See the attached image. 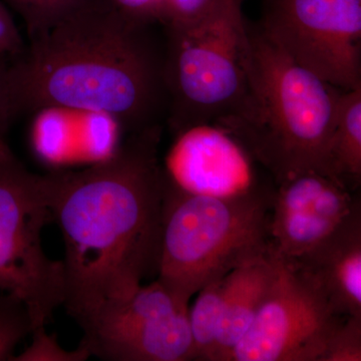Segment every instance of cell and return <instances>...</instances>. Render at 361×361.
I'll list each match as a JSON object with an SVG mask.
<instances>
[{"label": "cell", "instance_id": "obj_1", "mask_svg": "<svg viewBox=\"0 0 361 361\" xmlns=\"http://www.w3.org/2000/svg\"><path fill=\"white\" fill-rule=\"evenodd\" d=\"M161 137V125L132 133L110 158L78 172H56L63 306L75 322L157 271L166 180Z\"/></svg>", "mask_w": 361, "mask_h": 361}, {"label": "cell", "instance_id": "obj_2", "mask_svg": "<svg viewBox=\"0 0 361 361\" xmlns=\"http://www.w3.org/2000/svg\"><path fill=\"white\" fill-rule=\"evenodd\" d=\"M111 1L30 39L11 61L20 115L84 111L108 116L132 134L167 114L164 42Z\"/></svg>", "mask_w": 361, "mask_h": 361}, {"label": "cell", "instance_id": "obj_3", "mask_svg": "<svg viewBox=\"0 0 361 361\" xmlns=\"http://www.w3.org/2000/svg\"><path fill=\"white\" fill-rule=\"evenodd\" d=\"M247 30L245 92L214 125L230 133L274 185L305 172L330 177L329 144L343 90L292 61L258 25L247 23Z\"/></svg>", "mask_w": 361, "mask_h": 361}, {"label": "cell", "instance_id": "obj_4", "mask_svg": "<svg viewBox=\"0 0 361 361\" xmlns=\"http://www.w3.org/2000/svg\"><path fill=\"white\" fill-rule=\"evenodd\" d=\"M165 179L157 280L180 302L269 253L275 187L220 199L187 193Z\"/></svg>", "mask_w": 361, "mask_h": 361}, {"label": "cell", "instance_id": "obj_5", "mask_svg": "<svg viewBox=\"0 0 361 361\" xmlns=\"http://www.w3.org/2000/svg\"><path fill=\"white\" fill-rule=\"evenodd\" d=\"M243 2L218 0L198 23L163 28L166 118L175 135L215 123L241 101L248 52Z\"/></svg>", "mask_w": 361, "mask_h": 361}, {"label": "cell", "instance_id": "obj_6", "mask_svg": "<svg viewBox=\"0 0 361 361\" xmlns=\"http://www.w3.org/2000/svg\"><path fill=\"white\" fill-rule=\"evenodd\" d=\"M56 187V172H30L0 142V290L25 303L35 329L65 301L63 261L49 258L42 241L54 221Z\"/></svg>", "mask_w": 361, "mask_h": 361}, {"label": "cell", "instance_id": "obj_7", "mask_svg": "<svg viewBox=\"0 0 361 361\" xmlns=\"http://www.w3.org/2000/svg\"><path fill=\"white\" fill-rule=\"evenodd\" d=\"M80 344L106 361L195 360L189 304L158 280L108 299L78 320Z\"/></svg>", "mask_w": 361, "mask_h": 361}, {"label": "cell", "instance_id": "obj_8", "mask_svg": "<svg viewBox=\"0 0 361 361\" xmlns=\"http://www.w3.org/2000/svg\"><path fill=\"white\" fill-rule=\"evenodd\" d=\"M257 25L327 84L361 87V0H262Z\"/></svg>", "mask_w": 361, "mask_h": 361}, {"label": "cell", "instance_id": "obj_9", "mask_svg": "<svg viewBox=\"0 0 361 361\" xmlns=\"http://www.w3.org/2000/svg\"><path fill=\"white\" fill-rule=\"evenodd\" d=\"M272 255L276 275L269 294L228 361H319L345 316L336 314L310 280Z\"/></svg>", "mask_w": 361, "mask_h": 361}, {"label": "cell", "instance_id": "obj_10", "mask_svg": "<svg viewBox=\"0 0 361 361\" xmlns=\"http://www.w3.org/2000/svg\"><path fill=\"white\" fill-rule=\"evenodd\" d=\"M361 209L360 198L329 176L305 172L275 185L270 250L278 258L302 257Z\"/></svg>", "mask_w": 361, "mask_h": 361}, {"label": "cell", "instance_id": "obj_11", "mask_svg": "<svg viewBox=\"0 0 361 361\" xmlns=\"http://www.w3.org/2000/svg\"><path fill=\"white\" fill-rule=\"evenodd\" d=\"M176 137L163 169L178 189L220 199L242 198L269 189L261 183L258 164L222 128L204 123Z\"/></svg>", "mask_w": 361, "mask_h": 361}, {"label": "cell", "instance_id": "obj_12", "mask_svg": "<svg viewBox=\"0 0 361 361\" xmlns=\"http://www.w3.org/2000/svg\"><path fill=\"white\" fill-rule=\"evenodd\" d=\"M285 262L310 280L336 314L361 316V209L320 245Z\"/></svg>", "mask_w": 361, "mask_h": 361}, {"label": "cell", "instance_id": "obj_13", "mask_svg": "<svg viewBox=\"0 0 361 361\" xmlns=\"http://www.w3.org/2000/svg\"><path fill=\"white\" fill-rule=\"evenodd\" d=\"M275 275L276 265L270 250L226 275L219 334L211 361L229 360L257 317Z\"/></svg>", "mask_w": 361, "mask_h": 361}, {"label": "cell", "instance_id": "obj_14", "mask_svg": "<svg viewBox=\"0 0 361 361\" xmlns=\"http://www.w3.org/2000/svg\"><path fill=\"white\" fill-rule=\"evenodd\" d=\"M329 176L350 191L361 183V87L343 90L329 149Z\"/></svg>", "mask_w": 361, "mask_h": 361}, {"label": "cell", "instance_id": "obj_15", "mask_svg": "<svg viewBox=\"0 0 361 361\" xmlns=\"http://www.w3.org/2000/svg\"><path fill=\"white\" fill-rule=\"evenodd\" d=\"M225 276L214 280L197 293L189 307V323L193 339L195 360L211 361L222 315Z\"/></svg>", "mask_w": 361, "mask_h": 361}, {"label": "cell", "instance_id": "obj_16", "mask_svg": "<svg viewBox=\"0 0 361 361\" xmlns=\"http://www.w3.org/2000/svg\"><path fill=\"white\" fill-rule=\"evenodd\" d=\"M20 14L28 39L49 32L77 14L110 0H6Z\"/></svg>", "mask_w": 361, "mask_h": 361}, {"label": "cell", "instance_id": "obj_17", "mask_svg": "<svg viewBox=\"0 0 361 361\" xmlns=\"http://www.w3.org/2000/svg\"><path fill=\"white\" fill-rule=\"evenodd\" d=\"M33 323L25 303L11 293L0 295V361L13 360L16 346L30 336Z\"/></svg>", "mask_w": 361, "mask_h": 361}, {"label": "cell", "instance_id": "obj_18", "mask_svg": "<svg viewBox=\"0 0 361 361\" xmlns=\"http://www.w3.org/2000/svg\"><path fill=\"white\" fill-rule=\"evenodd\" d=\"M32 341L30 345L14 355L11 361H85L89 360V351L82 344L75 350H66L56 339V334H47L45 326L35 327L32 330Z\"/></svg>", "mask_w": 361, "mask_h": 361}, {"label": "cell", "instance_id": "obj_19", "mask_svg": "<svg viewBox=\"0 0 361 361\" xmlns=\"http://www.w3.org/2000/svg\"><path fill=\"white\" fill-rule=\"evenodd\" d=\"M361 360V316H345L327 342L319 361Z\"/></svg>", "mask_w": 361, "mask_h": 361}, {"label": "cell", "instance_id": "obj_20", "mask_svg": "<svg viewBox=\"0 0 361 361\" xmlns=\"http://www.w3.org/2000/svg\"><path fill=\"white\" fill-rule=\"evenodd\" d=\"M218 0H160L157 23L163 28H182L198 23Z\"/></svg>", "mask_w": 361, "mask_h": 361}, {"label": "cell", "instance_id": "obj_21", "mask_svg": "<svg viewBox=\"0 0 361 361\" xmlns=\"http://www.w3.org/2000/svg\"><path fill=\"white\" fill-rule=\"evenodd\" d=\"M20 116L11 77V59L0 56V142H6L7 133Z\"/></svg>", "mask_w": 361, "mask_h": 361}, {"label": "cell", "instance_id": "obj_22", "mask_svg": "<svg viewBox=\"0 0 361 361\" xmlns=\"http://www.w3.org/2000/svg\"><path fill=\"white\" fill-rule=\"evenodd\" d=\"M25 47L11 11L0 0V56L13 61L23 54Z\"/></svg>", "mask_w": 361, "mask_h": 361}, {"label": "cell", "instance_id": "obj_23", "mask_svg": "<svg viewBox=\"0 0 361 361\" xmlns=\"http://www.w3.org/2000/svg\"><path fill=\"white\" fill-rule=\"evenodd\" d=\"M121 11L135 20L145 23H156L160 0H110Z\"/></svg>", "mask_w": 361, "mask_h": 361}]
</instances>
